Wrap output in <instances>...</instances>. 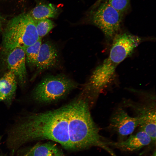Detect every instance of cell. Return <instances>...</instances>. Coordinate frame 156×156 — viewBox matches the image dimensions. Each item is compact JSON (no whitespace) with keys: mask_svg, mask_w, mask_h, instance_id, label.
Returning a JSON list of instances; mask_svg holds the SVG:
<instances>
[{"mask_svg":"<svg viewBox=\"0 0 156 156\" xmlns=\"http://www.w3.org/2000/svg\"><path fill=\"white\" fill-rule=\"evenodd\" d=\"M60 10L54 4L48 2L40 3L29 13L34 20L54 18L59 14Z\"/></svg>","mask_w":156,"mask_h":156,"instance_id":"obj_11","label":"cell"},{"mask_svg":"<svg viewBox=\"0 0 156 156\" xmlns=\"http://www.w3.org/2000/svg\"><path fill=\"white\" fill-rule=\"evenodd\" d=\"M77 86L75 82L64 75L48 76L36 87L33 97L38 102L49 103L63 98Z\"/></svg>","mask_w":156,"mask_h":156,"instance_id":"obj_3","label":"cell"},{"mask_svg":"<svg viewBox=\"0 0 156 156\" xmlns=\"http://www.w3.org/2000/svg\"><path fill=\"white\" fill-rule=\"evenodd\" d=\"M123 14L105 2L92 13L91 22L102 31L108 39L114 38L119 30Z\"/></svg>","mask_w":156,"mask_h":156,"instance_id":"obj_4","label":"cell"},{"mask_svg":"<svg viewBox=\"0 0 156 156\" xmlns=\"http://www.w3.org/2000/svg\"><path fill=\"white\" fill-rule=\"evenodd\" d=\"M42 44V38H40L34 44L27 47L24 50L26 60L30 65L35 66Z\"/></svg>","mask_w":156,"mask_h":156,"instance_id":"obj_13","label":"cell"},{"mask_svg":"<svg viewBox=\"0 0 156 156\" xmlns=\"http://www.w3.org/2000/svg\"></svg>","mask_w":156,"mask_h":156,"instance_id":"obj_21","label":"cell"},{"mask_svg":"<svg viewBox=\"0 0 156 156\" xmlns=\"http://www.w3.org/2000/svg\"><path fill=\"white\" fill-rule=\"evenodd\" d=\"M40 38L34 20L29 13H23L8 22L3 33L2 43L9 51L16 48L24 50Z\"/></svg>","mask_w":156,"mask_h":156,"instance_id":"obj_2","label":"cell"},{"mask_svg":"<svg viewBox=\"0 0 156 156\" xmlns=\"http://www.w3.org/2000/svg\"><path fill=\"white\" fill-rule=\"evenodd\" d=\"M30 153V150L25 155L23 156H29Z\"/></svg>","mask_w":156,"mask_h":156,"instance_id":"obj_18","label":"cell"},{"mask_svg":"<svg viewBox=\"0 0 156 156\" xmlns=\"http://www.w3.org/2000/svg\"><path fill=\"white\" fill-rule=\"evenodd\" d=\"M139 125L137 117L130 116L122 108L119 107L112 115L109 127L116 133L122 141L131 135Z\"/></svg>","mask_w":156,"mask_h":156,"instance_id":"obj_6","label":"cell"},{"mask_svg":"<svg viewBox=\"0 0 156 156\" xmlns=\"http://www.w3.org/2000/svg\"><path fill=\"white\" fill-rule=\"evenodd\" d=\"M152 142L150 137L144 131L140 130L135 134L131 135L125 140L118 142L107 141L109 146L127 152L138 151Z\"/></svg>","mask_w":156,"mask_h":156,"instance_id":"obj_8","label":"cell"},{"mask_svg":"<svg viewBox=\"0 0 156 156\" xmlns=\"http://www.w3.org/2000/svg\"><path fill=\"white\" fill-rule=\"evenodd\" d=\"M1 22H0V29L1 28Z\"/></svg>","mask_w":156,"mask_h":156,"instance_id":"obj_20","label":"cell"},{"mask_svg":"<svg viewBox=\"0 0 156 156\" xmlns=\"http://www.w3.org/2000/svg\"><path fill=\"white\" fill-rule=\"evenodd\" d=\"M58 151L56 146L51 143L38 144L30 150L29 156H53Z\"/></svg>","mask_w":156,"mask_h":156,"instance_id":"obj_12","label":"cell"},{"mask_svg":"<svg viewBox=\"0 0 156 156\" xmlns=\"http://www.w3.org/2000/svg\"><path fill=\"white\" fill-rule=\"evenodd\" d=\"M125 105L130 108L138 119L140 130L147 134L153 143L156 142V106L154 102L146 103L125 101Z\"/></svg>","mask_w":156,"mask_h":156,"instance_id":"obj_5","label":"cell"},{"mask_svg":"<svg viewBox=\"0 0 156 156\" xmlns=\"http://www.w3.org/2000/svg\"><path fill=\"white\" fill-rule=\"evenodd\" d=\"M37 33L40 38L45 36L54 27V23L49 19L34 20Z\"/></svg>","mask_w":156,"mask_h":156,"instance_id":"obj_14","label":"cell"},{"mask_svg":"<svg viewBox=\"0 0 156 156\" xmlns=\"http://www.w3.org/2000/svg\"><path fill=\"white\" fill-rule=\"evenodd\" d=\"M53 156H63L62 154L58 151L56 154Z\"/></svg>","mask_w":156,"mask_h":156,"instance_id":"obj_17","label":"cell"},{"mask_svg":"<svg viewBox=\"0 0 156 156\" xmlns=\"http://www.w3.org/2000/svg\"><path fill=\"white\" fill-rule=\"evenodd\" d=\"M9 51L7 58L8 68L15 75L20 84L24 86L27 78L25 51L22 48H16Z\"/></svg>","mask_w":156,"mask_h":156,"instance_id":"obj_7","label":"cell"},{"mask_svg":"<svg viewBox=\"0 0 156 156\" xmlns=\"http://www.w3.org/2000/svg\"><path fill=\"white\" fill-rule=\"evenodd\" d=\"M58 58L56 47L51 42L46 41L40 46L35 67L40 71L52 68L56 66Z\"/></svg>","mask_w":156,"mask_h":156,"instance_id":"obj_9","label":"cell"},{"mask_svg":"<svg viewBox=\"0 0 156 156\" xmlns=\"http://www.w3.org/2000/svg\"><path fill=\"white\" fill-rule=\"evenodd\" d=\"M107 1V0H98L96 4L97 6H98L101 3Z\"/></svg>","mask_w":156,"mask_h":156,"instance_id":"obj_16","label":"cell"},{"mask_svg":"<svg viewBox=\"0 0 156 156\" xmlns=\"http://www.w3.org/2000/svg\"><path fill=\"white\" fill-rule=\"evenodd\" d=\"M17 83L16 76L9 70L0 78V101L8 105L11 104L15 95Z\"/></svg>","mask_w":156,"mask_h":156,"instance_id":"obj_10","label":"cell"},{"mask_svg":"<svg viewBox=\"0 0 156 156\" xmlns=\"http://www.w3.org/2000/svg\"><path fill=\"white\" fill-rule=\"evenodd\" d=\"M151 156H156V153L155 150L153 152Z\"/></svg>","mask_w":156,"mask_h":156,"instance_id":"obj_19","label":"cell"},{"mask_svg":"<svg viewBox=\"0 0 156 156\" xmlns=\"http://www.w3.org/2000/svg\"><path fill=\"white\" fill-rule=\"evenodd\" d=\"M108 57L93 72L89 80L94 87L103 89L109 83L117 66L132 53L141 42L139 36L125 33L116 35Z\"/></svg>","mask_w":156,"mask_h":156,"instance_id":"obj_1","label":"cell"},{"mask_svg":"<svg viewBox=\"0 0 156 156\" xmlns=\"http://www.w3.org/2000/svg\"><path fill=\"white\" fill-rule=\"evenodd\" d=\"M130 2V0H107L109 4L122 14L128 9Z\"/></svg>","mask_w":156,"mask_h":156,"instance_id":"obj_15","label":"cell"}]
</instances>
